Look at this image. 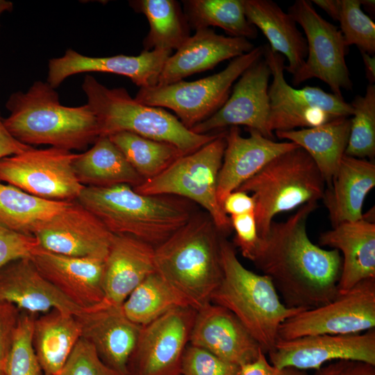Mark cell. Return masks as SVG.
<instances>
[{"mask_svg": "<svg viewBox=\"0 0 375 375\" xmlns=\"http://www.w3.org/2000/svg\"><path fill=\"white\" fill-rule=\"evenodd\" d=\"M311 2L324 10L333 19L338 20L341 0H313Z\"/></svg>", "mask_w": 375, "mask_h": 375, "instance_id": "681fc988", "label": "cell"}, {"mask_svg": "<svg viewBox=\"0 0 375 375\" xmlns=\"http://www.w3.org/2000/svg\"><path fill=\"white\" fill-rule=\"evenodd\" d=\"M30 258L43 277L77 306L88 310L103 301L105 260L67 256L40 247Z\"/></svg>", "mask_w": 375, "mask_h": 375, "instance_id": "ffe728a7", "label": "cell"}, {"mask_svg": "<svg viewBox=\"0 0 375 375\" xmlns=\"http://www.w3.org/2000/svg\"><path fill=\"white\" fill-rule=\"evenodd\" d=\"M72 201L44 199L0 181V224L13 231L33 235Z\"/></svg>", "mask_w": 375, "mask_h": 375, "instance_id": "1f68e13d", "label": "cell"}, {"mask_svg": "<svg viewBox=\"0 0 375 375\" xmlns=\"http://www.w3.org/2000/svg\"><path fill=\"white\" fill-rule=\"evenodd\" d=\"M73 169L84 187L126 184L134 188L144 181L108 136H99L90 149L79 153Z\"/></svg>", "mask_w": 375, "mask_h": 375, "instance_id": "4dcf8cb0", "label": "cell"}, {"mask_svg": "<svg viewBox=\"0 0 375 375\" xmlns=\"http://www.w3.org/2000/svg\"><path fill=\"white\" fill-rule=\"evenodd\" d=\"M12 9V3L10 1L0 0V15L4 11L11 10Z\"/></svg>", "mask_w": 375, "mask_h": 375, "instance_id": "816d5d0a", "label": "cell"}, {"mask_svg": "<svg viewBox=\"0 0 375 375\" xmlns=\"http://www.w3.org/2000/svg\"><path fill=\"white\" fill-rule=\"evenodd\" d=\"M126 317L140 326L179 308L196 307L181 292L157 272L149 275L121 306Z\"/></svg>", "mask_w": 375, "mask_h": 375, "instance_id": "836d02e7", "label": "cell"}, {"mask_svg": "<svg viewBox=\"0 0 375 375\" xmlns=\"http://www.w3.org/2000/svg\"><path fill=\"white\" fill-rule=\"evenodd\" d=\"M82 89L87 97V104L97 118L99 136L130 132L171 144L188 154L221 133H196L164 108L140 103L126 89L108 88L90 75L85 76Z\"/></svg>", "mask_w": 375, "mask_h": 375, "instance_id": "8992f818", "label": "cell"}, {"mask_svg": "<svg viewBox=\"0 0 375 375\" xmlns=\"http://www.w3.org/2000/svg\"><path fill=\"white\" fill-rule=\"evenodd\" d=\"M183 12L195 31L217 26L229 36L253 39L256 28L245 16L242 0H185Z\"/></svg>", "mask_w": 375, "mask_h": 375, "instance_id": "e575fe53", "label": "cell"}, {"mask_svg": "<svg viewBox=\"0 0 375 375\" xmlns=\"http://www.w3.org/2000/svg\"><path fill=\"white\" fill-rule=\"evenodd\" d=\"M325 185L311 157L297 147L273 158L236 190L251 194L263 240L276 215L322 199Z\"/></svg>", "mask_w": 375, "mask_h": 375, "instance_id": "52a82bcc", "label": "cell"}, {"mask_svg": "<svg viewBox=\"0 0 375 375\" xmlns=\"http://www.w3.org/2000/svg\"><path fill=\"white\" fill-rule=\"evenodd\" d=\"M312 375H375V365L366 362L340 360L315 370Z\"/></svg>", "mask_w": 375, "mask_h": 375, "instance_id": "f6af8a7d", "label": "cell"}, {"mask_svg": "<svg viewBox=\"0 0 375 375\" xmlns=\"http://www.w3.org/2000/svg\"><path fill=\"white\" fill-rule=\"evenodd\" d=\"M222 208L228 217L240 215L254 212L255 201L248 193L235 190L225 197Z\"/></svg>", "mask_w": 375, "mask_h": 375, "instance_id": "7dc6e473", "label": "cell"}, {"mask_svg": "<svg viewBox=\"0 0 375 375\" xmlns=\"http://www.w3.org/2000/svg\"><path fill=\"white\" fill-rule=\"evenodd\" d=\"M40 247L36 238L13 231L0 224V268L23 258H30Z\"/></svg>", "mask_w": 375, "mask_h": 375, "instance_id": "7bdbcfd3", "label": "cell"}, {"mask_svg": "<svg viewBox=\"0 0 375 375\" xmlns=\"http://www.w3.org/2000/svg\"><path fill=\"white\" fill-rule=\"evenodd\" d=\"M197 309H174L142 326L128 375H181Z\"/></svg>", "mask_w": 375, "mask_h": 375, "instance_id": "5bb4252c", "label": "cell"}, {"mask_svg": "<svg viewBox=\"0 0 375 375\" xmlns=\"http://www.w3.org/2000/svg\"><path fill=\"white\" fill-rule=\"evenodd\" d=\"M226 131L194 152L179 157L153 178L133 188L145 195H171L201 206L225 236L231 231L230 218L217 197V184L226 148Z\"/></svg>", "mask_w": 375, "mask_h": 375, "instance_id": "ba28073f", "label": "cell"}, {"mask_svg": "<svg viewBox=\"0 0 375 375\" xmlns=\"http://www.w3.org/2000/svg\"><path fill=\"white\" fill-rule=\"evenodd\" d=\"M363 60L366 78L369 84H374L375 82V57L365 52H360Z\"/></svg>", "mask_w": 375, "mask_h": 375, "instance_id": "f907efd6", "label": "cell"}, {"mask_svg": "<svg viewBox=\"0 0 375 375\" xmlns=\"http://www.w3.org/2000/svg\"><path fill=\"white\" fill-rule=\"evenodd\" d=\"M31 147L15 139L6 128L0 115V159L20 153Z\"/></svg>", "mask_w": 375, "mask_h": 375, "instance_id": "c3c4849f", "label": "cell"}, {"mask_svg": "<svg viewBox=\"0 0 375 375\" xmlns=\"http://www.w3.org/2000/svg\"><path fill=\"white\" fill-rule=\"evenodd\" d=\"M317 208V202H309L285 221H274L253 262L290 308H314L340 294L341 254L321 248L308 235V219Z\"/></svg>", "mask_w": 375, "mask_h": 375, "instance_id": "6da1fadb", "label": "cell"}, {"mask_svg": "<svg viewBox=\"0 0 375 375\" xmlns=\"http://www.w3.org/2000/svg\"><path fill=\"white\" fill-rule=\"evenodd\" d=\"M238 375H308L307 371L292 367H277L269 361L267 354L260 352L253 362L240 367Z\"/></svg>", "mask_w": 375, "mask_h": 375, "instance_id": "bcb514c9", "label": "cell"}, {"mask_svg": "<svg viewBox=\"0 0 375 375\" xmlns=\"http://www.w3.org/2000/svg\"><path fill=\"white\" fill-rule=\"evenodd\" d=\"M144 181L160 174L185 155L175 146L123 131L108 136Z\"/></svg>", "mask_w": 375, "mask_h": 375, "instance_id": "d590c367", "label": "cell"}, {"mask_svg": "<svg viewBox=\"0 0 375 375\" xmlns=\"http://www.w3.org/2000/svg\"><path fill=\"white\" fill-rule=\"evenodd\" d=\"M43 375V374H42Z\"/></svg>", "mask_w": 375, "mask_h": 375, "instance_id": "db71d44e", "label": "cell"}, {"mask_svg": "<svg viewBox=\"0 0 375 375\" xmlns=\"http://www.w3.org/2000/svg\"><path fill=\"white\" fill-rule=\"evenodd\" d=\"M277 367L307 371L325 364L351 360L375 365V328L347 335L319 334L288 340H278L267 353Z\"/></svg>", "mask_w": 375, "mask_h": 375, "instance_id": "9a60e30c", "label": "cell"}, {"mask_svg": "<svg viewBox=\"0 0 375 375\" xmlns=\"http://www.w3.org/2000/svg\"><path fill=\"white\" fill-rule=\"evenodd\" d=\"M264 47L233 58L222 71L194 81L140 88L134 99L143 104L169 108L188 128L207 119L227 101L241 74L263 56Z\"/></svg>", "mask_w": 375, "mask_h": 375, "instance_id": "9c48e42d", "label": "cell"}, {"mask_svg": "<svg viewBox=\"0 0 375 375\" xmlns=\"http://www.w3.org/2000/svg\"><path fill=\"white\" fill-rule=\"evenodd\" d=\"M254 48L248 39L224 36L206 28L195 33L166 60L156 85L183 81L194 74L214 68L219 62L240 56Z\"/></svg>", "mask_w": 375, "mask_h": 375, "instance_id": "603a6c76", "label": "cell"}, {"mask_svg": "<svg viewBox=\"0 0 375 375\" xmlns=\"http://www.w3.org/2000/svg\"><path fill=\"white\" fill-rule=\"evenodd\" d=\"M35 317L21 311L10 354L8 375L43 374L32 344Z\"/></svg>", "mask_w": 375, "mask_h": 375, "instance_id": "f35d334b", "label": "cell"}, {"mask_svg": "<svg viewBox=\"0 0 375 375\" xmlns=\"http://www.w3.org/2000/svg\"><path fill=\"white\" fill-rule=\"evenodd\" d=\"M263 56L268 65L272 83L269 87L270 112L268 129L276 131L312 128L353 114L350 103L318 87L296 89L284 76L285 58L265 45ZM274 134V133H273Z\"/></svg>", "mask_w": 375, "mask_h": 375, "instance_id": "30bf717a", "label": "cell"}, {"mask_svg": "<svg viewBox=\"0 0 375 375\" xmlns=\"http://www.w3.org/2000/svg\"><path fill=\"white\" fill-rule=\"evenodd\" d=\"M6 106L10 112L3 119L6 128L29 146L83 150L99 137L98 120L90 107L87 103L62 105L58 92L47 81H37L26 92H13Z\"/></svg>", "mask_w": 375, "mask_h": 375, "instance_id": "7a4b0ae2", "label": "cell"}, {"mask_svg": "<svg viewBox=\"0 0 375 375\" xmlns=\"http://www.w3.org/2000/svg\"><path fill=\"white\" fill-rule=\"evenodd\" d=\"M221 259L222 278L210 302L234 314L267 354L278 341L281 325L305 310L282 302L271 279L246 268L225 237L221 242Z\"/></svg>", "mask_w": 375, "mask_h": 375, "instance_id": "5b68a950", "label": "cell"}, {"mask_svg": "<svg viewBox=\"0 0 375 375\" xmlns=\"http://www.w3.org/2000/svg\"><path fill=\"white\" fill-rule=\"evenodd\" d=\"M249 136L241 135L239 126H231L225 135L226 148L217 184L219 204L231 192L259 172L280 154L299 147L291 142H278L259 132L249 129Z\"/></svg>", "mask_w": 375, "mask_h": 375, "instance_id": "7402d4cb", "label": "cell"}, {"mask_svg": "<svg viewBox=\"0 0 375 375\" xmlns=\"http://www.w3.org/2000/svg\"><path fill=\"white\" fill-rule=\"evenodd\" d=\"M81 337L94 347L101 360L121 375H128V363L142 326L124 314L121 306H100L75 315Z\"/></svg>", "mask_w": 375, "mask_h": 375, "instance_id": "44dd1931", "label": "cell"}, {"mask_svg": "<svg viewBox=\"0 0 375 375\" xmlns=\"http://www.w3.org/2000/svg\"><path fill=\"white\" fill-rule=\"evenodd\" d=\"M375 328V278L363 280L330 302L302 310L280 326L278 340L347 335Z\"/></svg>", "mask_w": 375, "mask_h": 375, "instance_id": "7c38bea8", "label": "cell"}, {"mask_svg": "<svg viewBox=\"0 0 375 375\" xmlns=\"http://www.w3.org/2000/svg\"><path fill=\"white\" fill-rule=\"evenodd\" d=\"M288 13L303 28L307 42V56L292 76L293 85L317 78L327 84L333 94L342 97V90H351L353 85L345 60L348 47L340 30L320 16L308 0L295 1Z\"/></svg>", "mask_w": 375, "mask_h": 375, "instance_id": "4fadbf2b", "label": "cell"}, {"mask_svg": "<svg viewBox=\"0 0 375 375\" xmlns=\"http://www.w3.org/2000/svg\"><path fill=\"white\" fill-rule=\"evenodd\" d=\"M131 7L143 14L149 31L143 51L177 50L190 38V26L180 3L174 0H136Z\"/></svg>", "mask_w": 375, "mask_h": 375, "instance_id": "d6a6232c", "label": "cell"}, {"mask_svg": "<svg viewBox=\"0 0 375 375\" xmlns=\"http://www.w3.org/2000/svg\"><path fill=\"white\" fill-rule=\"evenodd\" d=\"M239 369L208 351L189 344L183 356L181 375H238Z\"/></svg>", "mask_w": 375, "mask_h": 375, "instance_id": "60d3db41", "label": "cell"}, {"mask_svg": "<svg viewBox=\"0 0 375 375\" xmlns=\"http://www.w3.org/2000/svg\"><path fill=\"white\" fill-rule=\"evenodd\" d=\"M154 272L153 246L130 235L113 234L104 261V299L99 306H122L138 285Z\"/></svg>", "mask_w": 375, "mask_h": 375, "instance_id": "d4e9b609", "label": "cell"}, {"mask_svg": "<svg viewBox=\"0 0 375 375\" xmlns=\"http://www.w3.org/2000/svg\"><path fill=\"white\" fill-rule=\"evenodd\" d=\"M321 246L338 250L342 256L340 293L359 282L375 278V224L362 219L342 223L320 235Z\"/></svg>", "mask_w": 375, "mask_h": 375, "instance_id": "484cf974", "label": "cell"}, {"mask_svg": "<svg viewBox=\"0 0 375 375\" xmlns=\"http://www.w3.org/2000/svg\"><path fill=\"white\" fill-rule=\"evenodd\" d=\"M350 126L351 119L340 117L312 128L274 133L308 153L328 188L344 155Z\"/></svg>", "mask_w": 375, "mask_h": 375, "instance_id": "f546056e", "label": "cell"}, {"mask_svg": "<svg viewBox=\"0 0 375 375\" xmlns=\"http://www.w3.org/2000/svg\"><path fill=\"white\" fill-rule=\"evenodd\" d=\"M20 313L14 305L0 301V375H8L10 354Z\"/></svg>", "mask_w": 375, "mask_h": 375, "instance_id": "ee69618b", "label": "cell"}, {"mask_svg": "<svg viewBox=\"0 0 375 375\" xmlns=\"http://www.w3.org/2000/svg\"><path fill=\"white\" fill-rule=\"evenodd\" d=\"M78 154L55 147H31L0 159V181L44 199L75 201L84 188L73 169Z\"/></svg>", "mask_w": 375, "mask_h": 375, "instance_id": "8fae6325", "label": "cell"}, {"mask_svg": "<svg viewBox=\"0 0 375 375\" xmlns=\"http://www.w3.org/2000/svg\"><path fill=\"white\" fill-rule=\"evenodd\" d=\"M81 337L75 315L53 309L35 317L32 344L43 375L60 372Z\"/></svg>", "mask_w": 375, "mask_h": 375, "instance_id": "f1b7e54d", "label": "cell"}, {"mask_svg": "<svg viewBox=\"0 0 375 375\" xmlns=\"http://www.w3.org/2000/svg\"><path fill=\"white\" fill-rule=\"evenodd\" d=\"M0 301L34 315L53 309L75 315L87 310L70 301L43 277L30 258L13 260L0 268Z\"/></svg>", "mask_w": 375, "mask_h": 375, "instance_id": "cb8c5ba5", "label": "cell"}, {"mask_svg": "<svg viewBox=\"0 0 375 375\" xmlns=\"http://www.w3.org/2000/svg\"><path fill=\"white\" fill-rule=\"evenodd\" d=\"M41 248L72 257L105 260L113 234L76 200L33 233Z\"/></svg>", "mask_w": 375, "mask_h": 375, "instance_id": "e0dca14e", "label": "cell"}, {"mask_svg": "<svg viewBox=\"0 0 375 375\" xmlns=\"http://www.w3.org/2000/svg\"><path fill=\"white\" fill-rule=\"evenodd\" d=\"M374 186L375 164L344 154L322 197L333 228L362 219L364 201Z\"/></svg>", "mask_w": 375, "mask_h": 375, "instance_id": "4316f807", "label": "cell"}, {"mask_svg": "<svg viewBox=\"0 0 375 375\" xmlns=\"http://www.w3.org/2000/svg\"><path fill=\"white\" fill-rule=\"evenodd\" d=\"M360 2L369 11H374L375 1L374 0H360Z\"/></svg>", "mask_w": 375, "mask_h": 375, "instance_id": "f5cc1de1", "label": "cell"}, {"mask_svg": "<svg viewBox=\"0 0 375 375\" xmlns=\"http://www.w3.org/2000/svg\"><path fill=\"white\" fill-rule=\"evenodd\" d=\"M76 201L112 234L130 235L153 247L194 214L191 201L171 195H145L132 186L84 187Z\"/></svg>", "mask_w": 375, "mask_h": 375, "instance_id": "3957f363", "label": "cell"}, {"mask_svg": "<svg viewBox=\"0 0 375 375\" xmlns=\"http://www.w3.org/2000/svg\"><path fill=\"white\" fill-rule=\"evenodd\" d=\"M224 237L207 213H194L154 247L156 272L190 299L197 310L210 302L222 278Z\"/></svg>", "mask_w": 375, "mask_h": 375, "instance_id": "277c9868", "label": "cell"}, {"mask_svg": "<svg viewBox=\"0 0 375 375\" xmlns=\"http://www.w3.org/2000/svg\"><path fill=\"white\" fill-rule=\"evenodd\" d=\"M270 76L265 59L252 64L239 77L225 103L190 130L198 134H208L224 131L226 127L244 126L274 140V135L268 129Z\"/></svg>", "mask_w": 375, "mask_h": 375, "instance_id": "2e32d148", "label": "cell"}, {"mask_svg": "<svg viewBox=\"0 0 375 375\" xmlns=\"http://www.w3.org/2000/svg\"><path fill=\"white\" fill-rule=\"evenodd\" d=\"M242 4L248 21L262 32L274 52L285 56V70L294 76L305 62L307 42L293 17L271 0H242Z\"/></svg>", "mask_w": 375, "mask_h": 375, "instance_id": "83f0119b", "label": "cell"}, {"mask_svg": "<svg viewBox=\"0 0 375 375\" xmlns=\"http://www.w3.org/2000/svg\"><path fill=\"white\" fill-rule=\"evenodd\" d=\"M350 103L353 117L344 154L372 159L375 155V85L369 84L365 94L356 95Z\"/></svg>", "mask_w": 375, "mask_h": 375, "instance_id": "8d00e7d4", "label": "cell"}, {"mask_svg": "<svg viewBox=\"0 0 375 375\" xmlns=\"http://www.w3.org/2000/svg\"><path fill=\"white\" fill-rule=\"evenodd\" d=\"M169 50L142 51L138 56L90 57L69 49L63 56L49 61L47 82L58 87L67 77L83 72H105L129 78L140 88L156 86L159 75L172 55Z\"/></svg>", "mask_w": 375, "mask_h": 375, "instance_id": "d6986e66", "label": "cell"}, {"mask_svg": "<svg viewBox=\"0 0 375 375\" xmlns=\"http://www.w3.org/2000/svg\"><path fill=\"white\" fill-rule=\"evenodd\" d=\"M338 21L347 47L353 44L360 52L374 56L375 24L361 9L360 0H341Z\"/></svg>", "mask_w": 375, "mask_h": 375, "instance_id": "74e56055", "label": "cell"}, {"mask_svg": "<svg viewBox=\"0 0 375 375\" xmlns=\"http://www.w3.org/2000/svg\"><path fill=\"white\" fill-rule=\"evenodd\" d=\"M189 344L238 367L254 361L262 351L234 314L211 302L197 310Z\"/></svg>", "mask_w": 375, "mask_h": 375, "instance_id": "ac0fdd59", "label": "cell"}, {"mask_svg": "<svg viewBox=\"0 0 375 375\" xmlns=\"http://www.w3.org/2000/svg\"><path fill=\"white\" fill-rule=\"evenodd\" d=\"M231 228L235 231L234 244L239 248L242 256L253 262L261 241L254 212L229 217Z\"/></svg>", "mask_w": 375, "mask_h": 375, "instance_id": "b9f144b4", "label": "cell"}, {"mask_svg": "<svg viewBox=\"0 0 375 375\" xmlns=\"http://www.w3.org/2000/svg\"><path fill=\"white\" fill-rule=\"evenodd\" d=\"M57 375H121L101 360L94 346L81 337Z\"/></svg>", "mask_w": 375, "mask_h": 375, "instance_id": "ab89813d", "label": "cell"}]
</instances>
